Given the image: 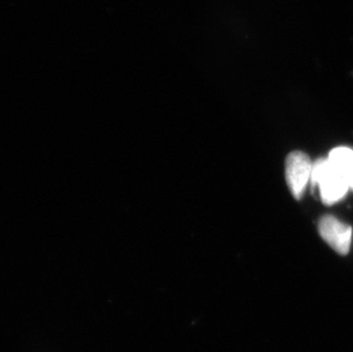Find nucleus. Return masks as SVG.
Here are the masks:
<instances>
[{
    "mask_svg": "<svg viewBox=\"0 0 353 352\" xmlns=\"http://www.w3.org/2000/svg\"><path fill=\"white\" fill-rule=\"evenodd\" d=\"M312 163L302 151H293L286 158V181L295 199H301L310 181Z\"/></svg>",
    "mask_w": 353,
    "mask_h": 352,
    "instance_id": "nucleus-2",
    "label": "nucleus"
},
{
    "mask_svg": "<svg viewBox=\"0 0 353 352\" xmlns=\"http://www.w3.org/2000/svg\"><path fill=\"white\" fill-rule=\"evenodd\" d=\"M319 235L335 252L347 255L352 242V228L333 215H325L318 223Z\"/></svg>",
    "mask_w": 353,
    "mask_h": 352,
    "instance_id": "nucleus-3",
    "label": "nucleus"
},
{
    "mask_svg": "<svg viewBox=\"0 0 353 352\" xmlns=\"http://www.w3.org/2000/svg\"><path fill=\"white\" fill-rule=\"evenodd\" d=\"M327 158L353 190V150L347 146H339L332 150Z\"/></svg>",
    "mask_w": 353,
    "mask_h": 352,
    "instance_id": "nucleus-4",
    "label": "nucleus"
},
{
    "mask_svg": "<svg viewBox=\"0 0 353 352\" xmlns=\"http://www.w3.org/2000/svg\"><path fill=\"white\" fill-rule=\"evenodd\" d=\"M311 184L318 186L320 198L325 205H333L340 202L349 191V184L343 179L328 158H320L312 165Z\"/></svg>",
    "mask_w": 353,
    "mask_h": 352,
    "instance_id": "nucleus-1",
    "label": "nucleus"
}]
</instances>
